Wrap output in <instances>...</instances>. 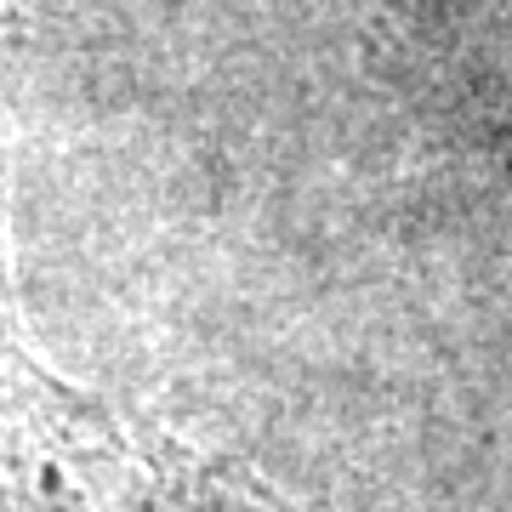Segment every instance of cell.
I'll use <instances>...</instances> for the list:
<instances>
[{
    "label": "cell",
    "instance_id": "cell-1",
    "mask_svg": "<svg viewBox=\"0 0 512 512\" xmlns=\"http://www.w3.org/2000/svg\"><path fill=\"white\" fill-rule=\"evenodd\" d=\"M12 512H160L143 461L92 404L40 387L23 416Z\"/></svg>",
    "mask_w": 512,
    "mask_h": 512
}]
</instances>
